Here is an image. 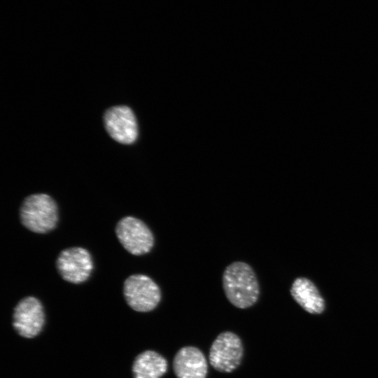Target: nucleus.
Listing matches in <instances>:
<instances>
[{
	"instance_id": "1",
	"label": "nucleus",
	"mask_w": 378,
	"mask_h": 378,
	"mask_svg": "<svg viewBox=\"0 0 378 378\" xmlns=\"http://www.w3.org/2000/svg\"><path fill=\"white\" fill-rule=\"evenodd\" d=\"M223 286L227 300L237 308H248L258 300V281L246 262L237 261L229 265L223 272Z\"/></svg>"
},
{
	"instance_id": "2",
	"label": "nucleus",
	"mask_w": 378,
	"mask_h": 378,
	"mask_svg": "<svg viewBox=\"0 0 378 378\" xmlns=\"http://www.w3.org/2000/svg\"><path fill=\"white\" fill-rule=\"evenodd\" d=\"M20 220L29 230L40 234L55 228L58 221V208L55 201L45 193L27 196L20 208Z\"/></svg>"
},
{
	"instance_id": "3",
	"label": "nucleus",
	"mask_w": 378,
	"mask_h": 378,
	"mask_svg": "<svg viewBox=\"0 0 378 378\" xmlns=\"http://www.w3.org/2000/svg\"><path fill=\"white\" fill-rule=\"evenodd\" d=\"M123 295L127 304L139 312L153 310L161 300L158 284L149 276L140 274H132L125 280Z\"/></svg>"
},
{
	"instance_id": "4",
	"label": "nucleus",
	"mask_w": 378,
	"mask_h": 378,
	"mask_svg": "<svg viewBox=\"0 0 378 378\" xmlns=\"http://www.w3.org/2000/svg\"><path fill=\"white\" fill-rule=\"evenodd\" d=\"M115 232L123 248L132 255L146 254L153 247L154 237L151 230L137 218H122L116 224Z\"/></svg>"
},
{
	"instance_id": "5",
	"label": "nucleus",
	"mask_w": 378,
	"mask_h": 378,
	"mask_svg": "<svg viewBox=\"0 0 378 378\" xmlns=\"http://www.w3.org/2000/svg\"><path fill=\"white\" fill-rule=\"evenodd\" d=\"M243 356L241 339L235 333L226 331L213 342L209 354L211 365L222 372H231L240 364Z\"/></svg>"
},
{
	"instance_id": "6",
	"label": "nucleus",
	"mask_w": 378,
	"mask_h": 378,
	"mask_svg": "<svg viewBox=\"0 0 378 378\" xmlns=\"http://www.w3.org/2000/svg\"><path fill=\"white\" fill-rule=\"evenodd\" d=\"M56 267L64 281L77 284L89 279L93 270V262L87 249L74 246L65 248L59 253Z\"/></svg>"
},
{
	"instance_id": "7",
	"label": "nucleus",
	"mask_w": 378,
	"mask_h": 378,
	"mask_svg": "<svg viewBox=\"0 0 378 378\" xmlns=\"http://www.w3.org/2000/svg\"><path fill=\"white\" fill-rule=\"evenodd\" d=\"M45 313L36 298L27 296L20 300L13 309V326L17 333L25 338H33L42 330Z\"/></svg>"
},
{
	"instance_id": "8",
	"label": "nucleus",
	"mask_w": 378,
	"mask_h": 378,
	"mask_svg": "<svg viewBox=\"0 0 378 378\" xmlns=\"http://www.w3.org/2000/svg\"><path fill=\"white\" fill-rule=\"evenodd\" d=\"M104 122L107 132L115 141L123 144H131L136 141L137 123L129 107L115 106L108 108L104 113Z\"/></svg>"
},
{
	"instance_id": "9",
	"label": "nucleus",
	"mask_w": 378,
	"mask_h": 378,
	"mask_svg": "<svg viewBox=\"0 0 378 378\" xmlns=\"http://www.w3.org/2000/svg\"><path fill=\"white\" fill-rule=\"evenodd\" d=\"M173 369L177 378H206L208 365L204 354L198 348L186 346L175 354Z\"/></svg>"
},
{
	"instance_id": "10",
	"label": "nucleus",
	"mask_w": 378,
	"mask_h": 378,
	"mask_svg": "<svg viewBox=\"0 0 378 378\" xmlns=\"http://www.w3.org/2000/svg\"><path fill=\"white\" fill-rule=\"evenodd\" d=\"M290 293L295 302L310 314H319L325 309L323 298L315 285L308 279H296L293 283Z\"/></svg>"
},
{
	"instance_id": "11",
	"label": "nucleus",
	"mask_w": 378,
	"mask_h": 378,
	"mask_svg": "<svg viewBox=\"0 0 378 378\" xmlns=\"http://www.w3.org/2000/svg\"><path fill=\"white\" fill-rule=\"evenodd\" d=\"M167 367L164 357L155 351L147 350L135 358L132 373L134 378H161Z\"/></svg>"
}]
</instances>
